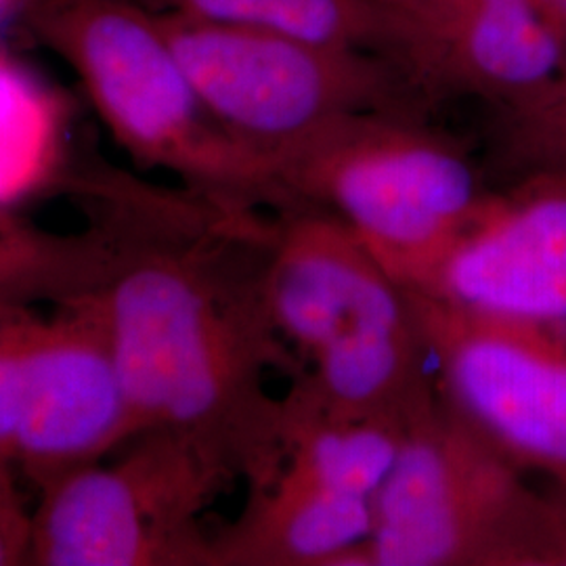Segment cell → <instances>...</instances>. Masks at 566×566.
Here are the masks:
<instances>
[{"label": "cell", "mask_w": 566, "mask_h": 566, "mask_svg": "<svg viewBox=\"0 0 566 566\" xmlns=\"http://www.w3.org/2000/svg\"><path fill=\"white\" fill-rule=\"evenodd\" d=\"M63 191L112 235L93 298L139 430L175 434L231 485H269L283 447L282 399L266 378L303 369L264 296L271 212L99 160L74 164Z\"/></svg>", "instance_id": "obj_1"}, {"label": "cell", "mask_w": 566, "mask_h": 566, "mask_svg": "<svg viewBox=\"0 0 566 566\" xmlns=\"http://www.w3.org/2000/svg\"><path fill=\"white\" fill-rule=\"evenodd\" d=\"M30 32L65 61L105 128L147 168L238 208L294 206L275 164L203 105L151 9L130 0H18Z\"/></svg>", "instance_id": "obj_2"}, {"label": "cell", "mask_w": 566, "mask_h": 566, "mask_svg": "<svg viewBox=\"0 0 566 566\" xmlns=\"http://www.w3.org/2000/svg\"><path fill=\"white\" fill-rule=\"evenodd\" d=\"M296 203L322 208L407 287L474 224L493 187L464 143L413 112H355L271 154Z\"/></svg>", "instance_id": "obj_3"}, {"label": "cell", "mask_w": 566, "mask_h": 566, "mask_svg": "<svg viewBox=\"0 0 566 566\" xmlns=\"http://www.w3.org/2000/svg\"><path fill=\"white\" fill-rule=\"evenodd\" d=\"M340 566H566L552 491L479 441L437 401L407 430L374 497V525Z\"/></svg>", "instance_id": "obj_4"}, {"label": "cell", "mask_w": 566, "mask_h": 566, "mask_svg": "<svg viewBox=\"0 0 566 566\" xmlns=\"http://www.w3.org/2000/svg\"><path fill=\"white\" fill-rule=\"evenodd\" d=\"M151 13L208 112L269 158L338 116L428 112L397 65L378 53Z\"/></svg>", "instance_id": "obj_5"}, {"label": "cell", "mask_w": 566, "mask_h": 566, "mask_svg": "<svg viewBox=\"0 0 566 566\" xmlns=\"http://www.w3.org/2000/svg\"><path fill=\"white\" fill-rule=\"evenodd\" d=\"M231 486L175 434L145 430L39 489L28 565L214 566L202 516Z\"/></svg>", "instance_id": "obj_6"}, {"label": "cell", "mask_w": 566, "mask_h": 566, "mask_svg": "<svg viewBox=\"0 0 566 566\" xmlns=\"http://www.w3.org/2000/svg\"><path fill=\"white\" fill-rule=\"evenodd\" d=\"M407 292L447 411L507 464L566 485V319Z\"/></svg>", "instance_id": "obj_7"}, {"label": "cell", "mask_w": 566, "mask_h": 566, "mask_svg": "<svg viewBox=\"0 0 566 566\" xmlns=\"http://www.w3.org/2000/svg\"><path fill=\"white\" fill-rule=\"evenodd\" d=\"M264 296L303 367L359 364L420 336L403 283L348 224L306 203L271 212Z\"/></svg>", "instance_id": "obj_8"}, {"label": "cell", "mask_w": 566, "mask_h": 566, "mask_svg": "<svg viewBox=\"0 0 566 566\" xmlns=\"http://www.w3.org/2000/svg\"><path fill=\"white\" fill-rule=\"evenodd\" d=\"M20 401L13 465L36 489L142 434L93 294L15 319Z\"/></svg>", "instance_id": "obj_9"}, {"label": "cell", "mask_w": 566, "mask_h": 566, "mask_svg": "<svg viewBox=\"0 0 566 566\" xmlns=\"http://www.w3.org/2000/svg\"><path fill=\"white\" fill-rule=\"evenodd\" d=\"M388 60L426 109L447 97L516 107L566 70V41L535 0H369Z\"/></svg>", "instance_id": "obj_10"}, {"label": "cell", "mask_w": 566, "mask_h": 566, "mask_svg": "<svg viewBox=\"0 0 566 566\" xmlns=\"http://www.w3.org/2000/svg\"><path fill=\"white\" fill-rule=\"evenodd\" d=\"M411 290L479 311L566 319V172L491 189L474 224Z\"/></svg>", "instance_id": "obj_11"}, {"label": "cell", "mask_w": 566, "mask_h": 566, "mask_svg": "<svg viewBox=\"0 0 566 566\" xmlns=\"http://www.w3.org/2000/svg\"><path fill=\"white\" fill-rule=\"evenodd\" d=\"M374 525V500L287 470L248 491L238 518L212 533L214 566H340Z\"/></svg>", "instance_id": "obj_12"}, {"label": "cell", "mask_w": 566, "mask_h": 566, "mask_svg": "<svg viewBox=\"0 0 566 566\" xmlns=\"http://www.w3.org/2000/svg\"><path fill=\"white\" fill-rule=\"evenodd\" d=\"M409 426L327 413L290 385L282 397V470L374 500L401 453Z\"/></svg>", "instance_id": "obj_13"}, {"label": "cell", "mask_w": 566, "mask_h": 566, "mask_svg": "<svg viewBox=\"0 0 566 566\" xmlns=\"http://www.w3.org/2000/svg\"><path fill=\"white\" fill-rule=\"evenodd\" d=\"M112 235L88 219L81 233H55L0 210V311L72 303L102 287Z\"/></svg>", "instance_id": "obj_14"}, {"label": "cell", "mask_w": 566, "mask_h": 566, "mask_svg": "<svg viewBox=\"0 0 566 566\" xmlns=\"http://www.w3.org/2000/svg\"><path fill=\"white\" fill-rule=\"evenodd\" d=\"M67 105L20 61L0 53V210L61 189L72 168Z\"/></svg>", "instance_id": "obj_15"}, {"label": "cell", "mask_w": 566, "mask_h": 566, "mask_svg": "<svg viewBox=\"0 0 566 566\" xmlns=\"http://www.w3.org/2000/svg\"><path fill=\"white\" fill-rule=\"evenodd\" d=\"M163 11L378 53L388 60L385 25L369 0H156ZM390 61V60H388Z\"/></svg>", "instance_id": "obj_16"}, {"label": "cell", "mask_w": 566, "mask_h": 566, "mask_svg": "<svg viewBox=\"0 0 566 566\" xmlns=\"http://www.w3.org/2000/svg\"><path fill=\"white\" fill-rule=\"evenodd\" d=\"M491 160L510 181L531 172H566V70L528 102L495 109Z\"/></svg>", "instance_id": "obj_17"}, {"label": "cell", "mask_w": 566, "mask_h": 566, "mask_svg": "<svg viewBox=\"0 0 566 566\" xmlns=\"http://www.w3.org/2000/svg\"><path fill=\"white\" fill-rule=\"evenodd\" d=\"M20 311L23 308L0 311V462L11 465L20 401V361L15 340V319Z\"/></svg>", "instance_id": "obj_18"}, {"label": "cell", "mask_w": 566, "mask_h": 566, "mask_svg": "<svg viewBox=\"0 0 566 566\" xmlns=\"http://www.w3.org/2000/svg\"><path fill=\"white\" fill-rule=\"evenodd\" d=\"M15 468L0 462V566L28 565L32 512L15 485Z\"/></svg>", "instance_id": "obj_19"}, {"label": "cell", "mask_w": 566, "mask_h": 566, "mask_svg": "<svg viewBox=\"0 0 566 566\" xmlns=\"http://www.w3.org/2000/svg\"><path fill=\"white\" fill-rule=\"evenodd\" d=\"M535 4L566 41V0H535Z\"/></svg>", "instance_id": "obj_20"}, {"label": "cell", "mask_w": 566, "mask_h": 566, "mask_svg": "<svg viewBox=\"0 0 566 566\" xmlns=\"http://www.w3.org/2000/svg\"><path fill=\"white\" fill-rule=\"evenodd\" d=\"M552 491H554V495L558 500V506H560V512H563L566 528V485H552Z\"/></svg>", "instance_id": "obj_21"}]
</instances>
